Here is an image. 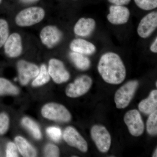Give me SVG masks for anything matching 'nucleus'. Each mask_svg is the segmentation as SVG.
Wrapping results in <instances>:
<instances>
[{
  "mask_svg": "<svg viewBox=\"0 0 157 157\" xmlns=\"http://www.w3.org/2000/svg\"><path fill=\"white\" fill-rule=\"evenodd\" d=\"M98 70L103 80L109 84H120L126 76L123 61L118 54L113 52H107L101 56Z\"/></svg>",
  "mask_w": 157,
  "mask_h": 157,
  "instance_id": "obj_1",
  "label": "nucleus"
},
{
  "mask_svg": "<svg viewBox=\"0 0 157 157\" xmlns=\"http://www.w3.org/2000/svg\"><path fill=\"white\" fill-rule=\"evenodd\" d=\"M14 140L16 146L23 156L34 157L36 156V150L23 137L17 136Z\"/></svg>",
  "mask_w": 157,
  "mask_h": 157,
  "instance_id": "obj_19",
  "label": "nucleus"
},
{
  "mask_svg": "<svg viewBox=\"0 0 157 157\" xmlns=\"http://www.w3.org/2000/svg\"><path fill=\"white\" fill-rule=\"evenodd\" d=\"M150 50L153 53H157V37H156L150 47Z\"/></svg>",
  "mask_w": 157,
  "mask_h": 157,
  "instance_id": "obj_31",
  "label": "nucleus"
},
{
  "mask_svg": "<svg viewBox=\"0 0 157 157\" xmlns=\"http://www.w3.org/2000/svg\"><path fill=\"white\" fill-rule=\"evenodd\" d=\"M97 23L91 17H82L76 21L73 27L74 33L80 37H87L93 34L95 30Z\"/></svg>",
  "mask_w": 157,
  "mask_h": 157,
  "instance_id": "obj_15",
  "label": "nucleus"
},
{
  "mask_svg": "<svg viewBox=\"0 0 157 157\" xmlns=\"http://www.w3.org/2000/svg\"><path fill=\"white\" fill-rule=\"evenodd\" d=\"M9 119L6 113H0V135L5 134L9 129Z\"/></svg>",
  "mask_w": 157,
  "mask_h": 157,
  "instance_id": "obj_27",
  "label": "nucleus"
},
{
  "mask_svg": "<svg viewBox=\"0 0 157 157\" xmlns=\"http://www.w3.org/2000/svg\"><path fill=\"white\" fill-rule=\"evenodd\" d=\"M69 57L73 63L78 70L85 71L90 67L91 62L87 56L71 51Z\"/></svg>",
  "mask_w": 157,
  "mask_h": 157,
  "instance_id": "obj_18",
  "label": "nucleus"
},
{
  "mask_svg": "<svg viewBox=\"0 0 157 157\" xmlns=\"http://www.w3.org/2000/svg\"><path fill=\"white\" fill-rule=\"evenodd\" d=\"M132 0H108L109 3L116 6H125L130 3Z\"/></svg>",
  "mask_w": 157,
  "mask_h": 157,
  "instance_id": "obj_30",
  "label": "nucleus"
},
{
  "mask_svg": "<svg viewBox=\"0 0 157 157\" xmlns=\"http://www.w3.org/2000/svg\"><path fill=\"white\" fill-rule=\"evenodd\" d=\"M63 138L70 146L76 147L83 152L88 150V144L84 138L72 127H68L64 132Z\"/></svg>",
  "mask_w": 157,
  "mask_h": 157,
  "instance_id": "obj_14",
  "label": "nucleus"
},
{
  "mask_svg": "<svg viewBox=\"0 0 157 157\" xmlns=\"http://www.w3.org/2000/svg\"><path fill=\"white\" fill-rule=\"evenodd\" d=\"M157 81H156V86H157Z\"/></svg>",
  "mask_w": 157,
  "mask_h": 157,
  "instance_id": "obj_35",
  "label": "nucleus"
},
{
  "mask_svg": "<svg viewBox=\"0 0 157 157\" xmlns=\"http://www.w3.org/2000/svg\"><path fill=\"white\" fill-rule=\"evenodd\" d=\"M138 108L141 112L146 114H151L157 109V90H153L148 98L144 99L138 104Z\"/></svg>",
  "mask_w": 157,
  "mask_h": 157,
  "instance_id": "obj_17",
  "label": "nucleus"
},
{
  "mask_svg": "<svg viewBox=\"0 0 157 157\" xmlns=\"http://www.w3.org/2000/svg\"><path fill=\"white\" fill-rule=\"evenodd\" d=\"M92 78L87 75H82L75 79L73 83L67 86L66 95L71 98H76L83 95L89 90L92 85Z\"/></svg>",
  "mask_w": 157,
  "mask_h": 157,
  "instance_id": "obj_6",
  "label": "nucleus"
},
{
  "mask_svg": "<svg viewBox=\"0 0 157 157\" xmlns=\"http://www.w3.org/2000/svg\"><path fill=\"white\" fill-rule=\"evenodd\" d=\"M46 132L48 136L54 141H58L62 136L61 130L58 127H51L46 130Z\"/></svg>",
  "mask_w": 157,
  "mask_h": 157,
  "instance_id": "obj_26",
  "label": "nucleus"
},
{
  "mask_svg": "<svg viewBox=\"0 0 157 157\" xmlns=\"http://www.w3.org/2000/svg\"><path fill=\"white\" fill-rule=\"evenodd\" d=\"M50 76L48 69L45 65H41L39 74L34 79L32 85L34 86H39L46 84L50 80Z\"/></svg>",
  "mask_w": 157,
  "mask_h": 157,
  "instance_id": "obj_21",
  "label": "nucleus"
},
{
  "mask_svg": "<svg viewBox=\"0 0 157 157\" xmlns=\"http://www.w3.org/2000/svg\"><path fill=\"white\" fill-rule=\"evenodd\" d=\"M138 85L137 80H130L117 91L114 101L118 109H124L128 107L134 98Z\"/></svg>",
  "mask_w": 157,
  "mask_h": 157,
  "instance_id": "obj_3",
  "label": "nucleus"
},
{
  "mask_svg": "<svg viewBox=\"0 0 157 157\" xmlns=\"http://www.w3.org/2000/svg\"><path fill=\"white\" fill-rule=\"evenodd\" d=\"M19 90L11 82L4 78H0V96L5 95H17Z\"/></svg>",
  "mask_w": 157,
  "mask_h": 157,
  "instance_id": "obj_20",
  "label": "nucleus"
},
{
  "mask_svg": "<svg viewBox=\"0 0 157 157\" xmlns=\"http://www.w3.org/2000/svg\"><path fill=\"white\" fill-rule=\"evenodd\" d=\"M157 28V12L151 11L140 20L137 26V35L142 39H147L152 35Z\"/></svg>",
  "mask_w": 157,
  "mask_h": 157,
  "instance_id": "obj_8",
  "label": "nucleus"
},
{
  "mask_svg": "<svg viewBox=\"0 0 157 157\" xmlns=\"http://www.w3.org/2000/svg\"><path fill=\"white\" fill-rule=\"evenodd\" d=\"M3 46L5 53L9 58H15L19 56L23 51L21 36L17 33L11 34Z\"/></svg>",
  "mask_w": 157,
  "mask_h": 157,
  "instance_id": "obj_13",
  "label": "nucleus"
},
{
  "mask_svg": "<svg viewBox=\"0 0 157 157\" xmlns=\"http://www.w3.org/2000/svg\"><path fill=\"white\" fill-rule=\"evenodd\" d=\"M48 71L50 77L58 84L66 82L70 79V73L63 62L58 59L52 58L49 60Z\"/></svg>",
  "mask_w": 157,
  "mask_h": 157,
  "instance_id": "obj_10",
  "label": "nucleus"
},
{
  "mask_svg": "<svg viewBox=\"0 0 157 157\" xmlns=\"http://www.w3.org/2000/svg\"><path fill=\"white\" fill-rule=\"evenodd\" d=\"M131 16L130 10L125 6L112 5L109 7L107 14V20L113 25L125 24L128 21Z\"/></svg>",
  "mask_w": 157,
  "mask_h": 157,
  "instance_id": "obj_12",
  "label": "nucleus"
},
{
  "mask_svg": "<svg viewBox=\"0 0 157 157\" xmlns=\"http://www.w3.org/2000/svg\"><path fill=\"white\" fill-rule=\"evenodd\" d=\"M61 31L55 25L45 26L40 32V37L41 42L48 48H52L61 42L63 38Z\"/></svg>",
  "mask_w": 157,
  "mask_h": 157,
  "instance_id": "obj_7",
  "label": "nucleus"
},
{
  "mask_svg": "<svg viewBox=\"0 0 157 157\" xmlns=\"http://www.w3.org/2000/svg\"><path fill=\"white\" fill-rule=\"evenodd\" d=\"M124 120L131 135L135 137L142 135L144 130V123L138 110H129L125 114Z\"/></svg>",
  "mask_w": 157,
  "mask_h": 157,
  "instance_id": "obj_9",
  "label": "nucleus"
},
{
  "mask_svg": "<svg viewBox=\"0 0 157 157\" xmlns=\"http://www.w3.org/2000/svg\"><path fill=\"white\" fill-rule=\"evenodd\" d=\"M2 0H0V4H1V3H2Z\"/></svg>",
  "mask_w": 157,
  "mask_h": 157,
  "instance_id": "obj_34",
  "label": "nucleus"
},
{
  "mask_svg": "<svg viewBox=\"0 0 157 157\" xmlns=\"http://www.w3.org/2000/svg\"><path fill=\"white\" fill-rule=\"evenodd\" d=\"M21 2L25 4H31L37 2L39 0H20Z\"/></svg>",
  "mask_w": 157,
  "mask_h": 157,
  "instance_id": "obj_32",
  "label": "nucleus"
},
{
  "mask_svg": "<svg viewBox=\"0 0 157 157\" xmlns=\"http://www.w3.org/2000/svg\"><path fill=\"white\" fill-rule=\"evenodd\" d=\"M134 2L139 9L144 11H151L157 7V0H134Z\"/></svg>",
  "mask_w": 157,
  "mask_h": 157,
  "instance_id": "obj_25",
  "label": "nucleus"
},
{
  "mask_svg": "<svg viewBox=\"0 0 157 157\" xmlns=\"http://www.w3.org/2000/svg\"><path fill=\"white\" fill-rule=\"evenodd\" d=\"M147 131L149 135H157V110L150 114L146 123Z\"/></svg>",
  "mask_w": 157,
  "mask_h": 157,
  "instance_id": "obj_23",
  "label": "nucleus"
},
{
  "mask_svg": "<svg viewBox=\"0 0 157 157\" xmlns=\"http://www.w3.org/2000/svg\"><path fill=\"white\" fill-rule=\"evenodd\" d=\"M17 69L20 83L26 85L33 78L39 74V69L38 66L33 63L21 60L17 63Z\"/></svg>",
  "mask_w": 157,
  "mask_h": 157,
  "instance_id": "obj_11",
  "label": "nucleus"
},
{
  "mask_svg": "<svg viewBox=\"0 0 157 157\" xmlns=\"http://www.w3.org/2000/svg\"><path fill=\"white\" fill-rule=\"evenodd\" d=\"M42 115L51 120L68 122L71 119L70 112L66 107L57 103L45 104L42 109Z\"/></svg>",
  "mask_w": 157,
  "mask_h": 157,
  "instance_id": "obj_4",
  "label": "nucleus"
},
{
  "mask_svg": "<svg viewBox=\"0 0 157 157\" xmlns=\"http://www.w3.org/2000/svg\"><path fill=\"white\" fill-rule=\"evenodd\" d=\"M71 51L86 56L94 54L97 51V47L92 42L82 38L73 39L70 44Z\"/></svg>",
  "mask_w": 157,
  "mask_h": 157,
  "instance_id": "obj_16",
  "label": "nucleus"
},
{
  "mask_svg": "<svg viewBox=\"0 0 157 157\" xmlns=\"http://www.w3.org/2000/svg\"><path fill=\"white\" fill-rule=\"evenodd\" d=\"M9 36V24L6 20L0 19V48L3 46Z\"/></svg>",
  "mask_w": 157,
  "mask_h": 157,
  "instance_id": "obj_24",
  "label": "nucleus"
},
{
  "mask_svg": "<svg viewBox=\"0 0 157 157\" xmlns=\"http://www.w3.org/2000/svg\"><path fill=\"white\" fill-rule=\"evenodd\" d=\"M6 156L18 157L17 152V146L13 142H9L7 145L6 150Z\"/></svg>",
  "mask_w": 157,
  "mask_h": 157,
  "instance_id": "obj_29",
  "label": "nucleus"
},
{
  "mask_svg": "<svg viewBox=\"0 0 157 157\" xmlns=\"http://www.w3.org/2000/svg\"><path fill=\"white\" fill-rule=\"evenodd\" d=\"M91 136L99 151L106 153L109 151L111 143L109 132L105 127L95 125L91 129Z\"/></svg>",
  "mask_w": 157,
  "mask_h": 157,
  "instance_id": "obj_5",
  "label": "nucleus"
},
{
  "mask_svg": "<svg viewBox=\"0 0 157 157\" xmlns=\"http://www.w3.org/2000/svg\"><path fill=\"white\" fill-rule=\"evenodd\" d=\"M152 157H157V149H156L155 150L154 152L153 155Z\"/></svg>",
  "mask_w": 157,
  "mask_h": 157,
  "instance_id": "obj_33",
  "label": "nucleus"
},
{
  "mask_svg": "<svg viewBox=\"0 0 157 157\" xmlns=\"http://www.w3.org/2000/svg\"><path fill=\"white\" fill-rule=\"evenodd\" d=\"M44 153L46 157H59V150L58 147L53 144H48L45 147Z\"/></svg>",
  "mask_w": 157,
  "mask_h": 157,
  "instance_id": "obj_28",
  "label": "nucleus"
},
{
  "mask_svg": "<svg viewBox=\"0 0 157 157\" xmlns=\"http://www.w3.org/2000/svg\"><path fill=\"white\" fill-rule=\"evenodd\" d=\"M22 124L26 127L32 133L33 137L37 139H41L42 133L39 126L34 121L29 118L24 117L21 121Z\"/></svg>",
  "mask_w": 157,
  "mask_h": 157,
  "instance_id": "obj_22",
  "label": "nucleus"
},
{
  "mask_svg": "<svg viewBox=\"0 0 157 157\" xmlns=\"http://www.w3.org/2000/svg\"><path fill=\"white\" fill-rule=\"evenodd\" d=\"M45 11L42 7H29L23 9L15 17V24L20 27H28L39 23L44 19Z\"/></svg>",
  "mask_w": 157,
  "mask_h": 157,
  "instance_id": "obj_2",
  "label": "nucleus"
}]
</instances>
